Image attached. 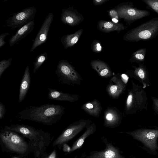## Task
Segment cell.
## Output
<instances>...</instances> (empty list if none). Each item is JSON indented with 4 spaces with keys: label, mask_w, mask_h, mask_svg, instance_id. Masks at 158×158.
Segmentation results:
<instances>
[{
    "label": "cell",
    "mask_w": 158,
    "mask_h": 158,
    "mask_svg": "<svg viewBox=\"0 0 158 158\" xmlns=\"http://www.w3.org/2000/svg\"><path fill=\"white\" fill-rule=\"evenodd\" d=\"M65 108L60 105L48 103L39 106H30L19 112L17 118L50 126L61 119Z\"/></svg>",
    "instance_id": "cell-1"
},
{
    "label": "cell",
    "mask_w": 158,
    "mask_h": 158,
    "mask_svg": "<svg viewBox=\"0 0 158 158\" xmlns=\"http://www.w3.org/2000/svg\"><path fill=\"white\" fill-rule=\"evenodd\" d=\"M4 129L15 132L27 138L34 158H39L45 152L52 140L48 132L27 125L11 124L5 126Z\"/></svg>",
    "instance_id": "cell-2"
},
{
    "label": "cell",
    "mask_w": 158,
    "mask_h": 158,
    "mask_svg": "<svg viewBox=\"0 0 158 158\" xmlns=\"http://www.w3.org/2000/svg\"><path fill=\"white\" fill-rule=\"evenodd\" d=\"M90 64L100 77L108 78L112 77V72L110 68L104 62L99 60H94L91 61Z\"/></svg>",
    "instance_id": "cell-21"
},
{
    "label": "cell",
    "mask_w": 158,
    "mask_h": 158,
    "mask_svg": "<svg viewBox=\"0 0 158 158\" xmlns=\"http://www.w3.org/2000/svg\"><path fill=\"white\" fill-rule=\"evenodd\" d=\"M92 51L94 52L99 53L102 50V48L99 42L97 40H94L91 45Z\"/></svg>",
    "instance_id": "cell-29"
},
{
    "label": "cell",
    "mask_w": 158,
    "mask_h": 158,
    "mask_svg": "<svg viewBox=\"0 0 158 158\" xmlns=\"http://www.w3.org/2000/svg\"><path fill=\"white\" fill-rule=\"evenodd\" d=\"M6 112L5 107L3 104L0 102V119L4 117Z\"/></svg>",
    "instance_id": "cell-33"
},
{
    "label": "cell",
    "mask_w": 158,
    "mask_h": 158,
    "mask_svg": "<svg viewBox=\"0 0 158 158\" xmlns=\"http://www.w3.org/2000/svg\"><path fill=\"white\" fill-rule=\"evenodd\" d=\"M48 55L46 52H44L38 56L34 61L33 62L34 65L33 72L35 73L40 66L48 59Z\"/></svg>",
    "instance_id": "cell-26"
},
{
    "label": "cell",
    "mask_w": 158,
    "mask_h": 158,
    "mask_svg": "<svg viewBox=\"0 0 158 158\" xmlns=\"http://www.w3.org/2000/svg\"><path fill=\"white\" fill-rule=\"evenodd\" d=\"M31 82L30 68L27 65L25 69L19 87V102H22L25 98L30 86Z\"/></svg>",
    "instance_id": "cell-19"
},
{
    "label": "cell",
    "mask_w": 158,
    "mask_h": 158,
    "mask_svg": "<svg viewBox=\"0 0 158 158\" xmlns=\"http://www.w3.org/2000/svg\"><path fill=\"white\" fill-rule=\"evenodd\" d=\"M126 133L140 141L151 151L158 150V129H140Z\"/></svg>",
    "instance_id": "cell-10"
},
{
    "label": "cell",
    "mask_w": 158,
    "mask_h": 158,
    "mask_svg": "<svg viewBox=\"0 0 158 158\" xmlns=\"http://www.w3.org/2000/svg\"><path fill=\"white\" fill-rule=\"evenodd\" d=\"M55 73L59 82L72 86L80 85L82 80L73 66L64 60L59 62Z\"/></svg>",
    "instance_id": "cell-6"
},
{
    "label": "cell",
    "mask_w": 158,
    "mask_h": 158,
    "mask_svg": "<svg viewBox=\"0 0 158 158\" xmlns=\"http://www.w3.org/2000/svg\"><path fill=\"white\" fill-rule=\"evenodd\" d=\"M19 158L17 157H13V158Z\"/></svg>",
    "instance_id": "cell-37"
},
{
    "label": "cell",
    "mask_w": 158,
    "mask_h": 158,
    "mask_svg": "<svg viewBox=\"0 0 158 158\" xmlns=\"http://www.w3.org/2000/svg\"><path fill=\"white\" fill-rule=\"evenodd\" d=\"M158 35V17L153 18L128 31L123 36L124 40L137 42L151 40Z\"/></svg>",
    "instance_id": "cell-5"
},
{
    "label": "cell",
    "mask_w": 158,
    "mask_h": 158,
    "mask_svg": "<svg viewBox=\"0 0 158 158\" xmlns=\"http://www.w3.org/2000/svg\"><path fill=\"white\" fill-rule=\"evenodd\" d=\"M0 142L2 148L7 152L23 156L31 152L28 143L19 133L12 131L1 130Z\"/></svg>",
    "instance_id": "cell-4"
},
{
    "label": "cell",
    "mask_w": 158,
    "mask_h": 158,
    "mask_svg": "<svg viewBox=\"0 0 158 158\" xmlns=\"http://www.w3.org/2000/svg\"><path fill=\"white\" fill-rule=\"evenodd\" d=\"M10 35L8 32L4 33L0 35V48H1L6 44V42L4 41L5 38Z\"/></svg>",
    "instance_id": "cell-32"
},
{
    "label": "cell",
    "mask_w": 158,
    "mask_h": 158,
    "mask_svg": "<svg viewBox=\"0 0 158 158\" xmlns=\"http://www.w3.org/2000/svg\"><path fill=\"white\" fill-rule=\"evenodd\" d=\"M83 31V29H80L74 33L62 36L61 41L64 49H67L75 45L78 40Z\"/></svg>",
    "instance_id": "cell-24"
},
{
    "label": "cell",
    "mask_w": 158,
    "mask_h": 158,
    "mask_svg": "<svg viewBox=\"0 0 158 158\" xmlns=\"http://www.w3.org/2000/svg\"><path fill=\"white\" fill-rule=\"evenodd\" d=\"M96 127L94 123L91 124L86 128L85 132L74 143L70 148L69 153L79 149L83 144L85 139L90 135L93 134L96 131Z\"/></svg>",
    "instance_id": "cell-23"
},
{
    "label": "cell",
    "mask_w": 158,
    "mask_h": 158,
    "mask_svg": "<svg viewBox=\"0 0 158 158\" xmlns=\"http://www.w3.org/2000/svg\"><path fill=\"white\" fill-rule=\"evenodd\" d=\"M35 27L34 19L23 26L12 36L9 40V45L11 47L30 34Z\"/></svg>",
    "instance_id": "cell-17"
},
{
    "label": "cell",
    "mask_w": 158,
    "mask_h": 158,
    "mask_svg": "<svg viewBox=\"0 0 158 158\" xmlns=\"http://www.w3.org/2000/svg\"><path fill=\"white\" fill-rule=\"evenodd\" d=\"M54 18L53 14L50 12L47 15L33 41L30 52H32L36 48L47 41L48 33Z\"/></svg>",
    "instance_id": "cell-13"
},
{
    "label": "cell",
    "mask_w": 158,
    "mask_h": 158,
    "mask_svg": "<svg viewBox=\"0 0 158 158\" xmlns=\"http://www.w3.org/2000/svg\"><path fill=\"white\" fill-rule=\"evenodd\" d=\"M36 11L35 7L32 6L14 13L5 21V26L10 29H19L34 19Z\"/></svg>",
    "instance_id": "cell-8"
},
{
    "label": "cell",
    "mask_w": 158,
    "mask_h": 158,
    "mask_svg": "<svg viewBox=\"0 0 158 158\" xmlns=\"http://www.w3.org/2000/svg\"><path fill=\"white\" fill-rule=\"evenodd\" d=\"M108 1V0H94L93 3L95 6L100 5L105 3Z\"/></svg>",
    "instance_id": "cell-35"
},
{
    "label": "cell",
    "mask_w": 158,
    "mask_h": 158,
    "mask_svg": "<svg viewBox=\"0 0 158 158\" xmlns=\"http://www.w3.org/2000/svg\"><path fill=\"white\" fill-rule=\"evenodd\" d=\"M134 69L127 71L126 73L131 78L137 80L143 85L144 89L151 85L148 70L143 63L139 64L138 66H132Z\"/></svg>",
    "instance_id": "cell-15"
},
{
    "label": "cell",
    "mask_w": 158,
    "mask_h": 158,
    "mask_svg": "<svg viewBox=\"0 0 158 158\" xmlns=\"http://www.w3.org/2000/svg\"><path fill=\"white\" fill-rule=\"evenodd\" d=\"M146 48L139 49L132 54L130 61L132 63L135 62L138 64L143 63L146 58Z\"/></svg>",
    "instance_id": "cell-25"
},
{
    "label": "cell",
    "mask_w": 158,
    "mask_h": 158,
    "mask_svg": "<svg viewBox=\"0 0 158 158\" xmlns=\"http://www.w3.org/2000/svg\"><path fill=\"white\" fill-rule=\"evenodd\" d=\"M60 19L62 23L71 26L78 24L83 19L80 14L70 7L62 10Z\"/></svg>",
    "instance_id": "cell-16"
},
{
    "label": "cell",
    "mask_w": 158,
    "mask_h": 158,
    "mask_svg": "<svg viewBox=\"0 0 158 158\" xmlns=\"http://www.w3.org/2000/svg\"><path fill=\"white\" fill-rule=\"evenodd\" d=\"M81 108L87 114L96 118L99 117L102 110L101 103L96 99L85 103Z\"/></svg>",
    "instance_id": "cell-20"
},
{
    "label": "cell",
    "mask_w": 158,
    "mask_h": 158,
    "mask_svg": "<svg viewBox=\"0 0 158 158\" xmlns=\"http://www.w3.org/2000/svg\"><path fill=\"white\" fill-rule=\"evenodd\" d=\"M132 87L127 89V95L125 102L124 114H134L144 109L147 110L148 97L142 85L136 84L131 80Z\"/></svg>",
    "instance_id": "cell-3"
},
{
    "label": "cell",
    "mask_w": 158,
    "mask_h": 158,
    "mask_svg": "<svg viewBox=\"0 0 158 158\" xmlns=\"http://www.w3.org/2000/svg\"><path fill=\"white\" fill-rule=\"evenodd\" d=\"M152 107L153 111L158 115V98L152 97Z\"/></svg>",
    "instance_id": "cell-31"
},
{
    "label": "cell",
    "mask_w": 158,
    "mask_h": 158,
    "mask_svg": "<svg viewBox=\"0 0 158 158\" xmlns=\"http://www.w3.org/2000/svg\"><path fill=\"white\" fill-rule=\"evenodd\" d=\"M13 58H11L7 60H3L0 61V78L3 72L11 65Z\"/></svg>",
    "instance_id": "cell-27"
},
{
    "label": "cell",
    "mask_w": 158,
    "mask_h": 158,
    "mask_svg": "<svg viewBox=\"0 0 158 158\" xmlns=\"http://www.w3.org/2000/svg\"><path fill=\"white\" fill-rule=\"evenodd\" d=\"M123 119L122 113L115 107L109 106L104 113V126L109 128H114L119 126Z\"/></svg>",
    "instance_id": "cell-14"
},
{
    "label": "cell",
    "mask_w": 158,
    "mask_h": 158,
    "mask_svg": "<svg viewBox=\"0 0 158 158\" xmlns=\"http://www.w3.org/2000/svg\"><path fill=\"white\" fill-rule=\"evenodd\" d=\"M119 19H123L127 24L130 25L135 22L147 17L150 14L148 10L138 9L134 7L133 2L121 5L115 9Z\"/></svg>",
    "instance_id": "cell-9"
},
{
    "label": "cell",
    "mask_w": 158,
    "mask_h": 158,
    "mask_svg": "<svg viewBox=\"0 0 158 158\" xmlns=\"http://www.w3.org/2000/svg\"><path fill=\"white\" fill-rule=\"evenodd\" d=\"M101 139L105 145V148L91 152L87 155L85 156V158H125L119 149L109 142L107 138L102 137Z\"/></svg>",
    "instance_id": "cell-11"
},
{
    "label": "cell",
    "mask_w": 158,
    "mask_h": 158,
    "mask_svg": "<svg viewBox=\"0 0 158 158\" xmlns=\"http://www.w3.org/2000/svg\"><path fill=\"white\" fill-rule=\"evenodd\" d=\"M127 27L122 23H116L103 20L99 21L97 25V28L99 30L106 33L114 31H116L119 33Z\"/></svg>",
    "instance_id": "cell-22"
},
{
    "label": "cell",
    "mask_w": 158,
    "mask_h": 158,
    "mask_svg": "<svg viewBox=\"0 0 158 158\" xmlns=\"http://www.w3.org/2000/svg\"><path fill=\"white\" fill-rule=\"evenodd\" d=\"M119 74L115 75L111 77L106 88L109 96L114 99H118L124 92L127 86Z\"/></svg>",
    "instance_id": "cell-12"
},
{
    "label": "cell",
    "mask_w": 158,
    "mask_h": 158,
    "mask_svg": "<svg viewBox=\"0 0 158 158\" xmlns=\"http://www.w3.org/2000/svg\"><path fill=\"white\" fill-rule=\"evenodd\" d=\"M109 14L110 16L112 18L116 19H119L118 12L115 9H112L110 10Z\"/></svg>",
    "instance_id": "cell-34"
},
{
    "label": "cell",
    "mask_w": 158,
    "mask_h": 158,
    "mask_svg": "<svg viewBox=\"0 0 158 158\" xmlns=\"http://www.w3.org/2000/svg\"><path fill=\"white\" fill-rule=\"evenodd\" d=\"M47 98L59 101H66L74 102L79 99L80 96L77 94H72L60 92L57 90L48 88Z\"/></svg>",
    "instance_id": "cell-18"
},
{
    "label": "cell",
    "mask_w": 158,
    "mask_h": 158,
    "mask_svg": "<svg viewBox=\"0 0 158 158\" xmlns=\"http://www.w3.org/2000/svg\"><path fill=\"white\" fill-rule=\"evenodd\" d=\"M89 119H81L74 122L67 127L53 142L52 145L61 149L63 145L73 139L91 123Z\"/></svg>",
    "instance_id": "cell-7"
},
{
    "label": "cell",
    "mask_w": 158,
    "mask_h": 158,
    "mask_svg": "<svg viewBox=\"0 0 158 158\" xmlns=\"http://www.w3.org/2000/svg\"><path fill=\"white\" fill-rule=\"evenodd\" d=\"M73 158H85V156H75Z\"/></svg>",
    "instance_id": "cell-36"
},
{
    "label": "cell",
    "mask_w": 158,
    "mask_h": 158,
    "mask_svg": "<svg viewBox=\"0 0 158 158\" xmlns=\"http://www.w3.org/2000/svg\"><path fill=\"white\" fill-rule=\"evenodd\" d=\"M142 1L158 14V0H142Z\"/></svg>",
    "instance_id": "cell-28"
},
{
    "label": "cell",
    "mask_w": 158,
    "mask_h": 158,
    "mask_svg": "<svg viewBox=\"0 0 158 158\" xmlns=\"http://www.w3.org/2000/svg\"><path fill=\"white\" fill-rule=\"evenodd\" d=\"M57 152L56 149L51 152H44L39 158H57Z\"/></svg>",
    "instance_id": "cell-30"
}]
</instances>
